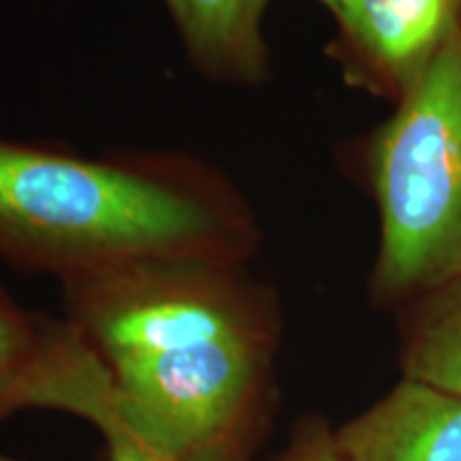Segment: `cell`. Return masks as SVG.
Masks as SVG:
<instances>
[{"label": "cell", "mask_w": 461, "mask_h": 461, "mask_svg": "<svg viewBox=\"0 0 461 461\" xmlns=\"http://www.w3.org/2000/svg\"><path fill=\"white\" fill-rule=\"evenodd\" d=\"M56 319L31 312L0 285V420L14 417L17 395L48 350Z\"/></svg>", "instance_id": "cell-9"}, {"label": "cell", "mask_w": 461, "mask_h": 461, "mask_svg": "<svg viewBox=\"0 0 461 461\" xmlns=\"http://www.w3.org/2000/svg\"><path fill=\"white\" fill-rule=\"evenodd\" d=\"M336 22L346 73L402 96L461 28V0H346Z\"/></svg>", "instance_id": "cell-4"}, {"label": "cell", "mask_w": 461, "mask_h": 461, "mask_svg": "<svg viewBox=\"0 0 461 461\" xmlns=\"http://www.w3.org/2000/svg\"><path fill=\"white\" fill-rule=\"evenodd\" d=\"M319 3H322V5H325V7H327V9H330L333 15H336V14H338V11H339V7H342V5L346 3V0H319Z\"/></svg>", "instance_id": "cell-11"}, {"label": "cell", "mask_w": 461, "mask_h": 461, "mask_svg": "<svg viewBox=\"0 0 461 461\" xmlns=\"http://www.w3.org/2000/svg\"><path fill=\"white\" fill-rule=\"evenodd\" d=\"M54 411L84 419L99 431L107 461H176L120 414L99 359L65 319L28 380L17 412Z\"/></svg>", "instance_id": "cell-6"}, {"label": "cell", "mask_w": 461, "mask_h": 461, "mask_svg": "<svg viewBox=\"0 0 461 461\" xmlns=\"http://www.w3.org/2000/svg\"><path fill=\"white\" fill-rule=\"evenodd\" d=\"M258 227L221 169L184 152L0 140V258L60 282L141 261L248 263Z\"/></svg>", "instance_id": "cell-2"}, {"label": "cell", "mask_w": 461, "mask_h": 461, "mask_svg": "<svg viewBox=\"0 0 461 461\" xmlns=\"http://www.w3.org/2000/svg\"><path fill=\"white\" fill-rule=\"evenodd\" d=\"M274 461H339L333 425L319 414L299 419Z\"/></svg>", "instance_id": "cell-10"}, {"label": "cell", "mask_w": 461, "mask_h": 461, "mask_svg": "<svg viewBox=\"0 0 461 461\" xmlns=\"http://www.w3.org/2000/svg\"><path fill=\"white\" fill-rule=\"evenodd\" d=\"M269 0H165L184 50L207 79L255 86L267 77L263 14Z\"/></svg>", "instance_id": "cell-7"}, {"label": "cell", "mask_w": 461, "mask_h": 461, "mask_svg": "<svg viewBox=\"0 0 461 461\" xmlns=\"http://www.w3.org/2000/svg\"><path fill=\"white\" fill-rule=\"evenodd\" d=\"M370 171L380 212L374 297H425L461 276V28L376 132Z\"/></svg>", "instance_id": "cell-3"}, {"label": "cell", "mask_w": 461, "mask_h": 461, "mask_svg": "<svg viewBox=\"0 0 461 461\" xmlns=\"http://www.w3.org/2000/svg\"><path fill=\"white\" fill-rule=\"evenodd\" d=\"M60 285L132 428L176 461L257 457L278 402L280 312L246 263L141 261Z\"/></svg>", "instance_id": "cell-1"}, {"label": "cell", "mask_w": 461, "mask_h": 461, "mask_svg": "<svg viewBox=\"0 0 461 461\" xmlns=\"http://www.w3.org/2000/svg\"><path fill=\"white\" fill-rule=\"evenodd\" d=\"M0 461H20V459H15V457H9V455L0 453Z\"/></svg>", "instance_id": "cell-12"}, {"label": "cell", "mask_w": 461, "mask_h": 461, "mask_svg": "<svg viewBox=\"0 0 461 461\" xmlns=\"http://www.w3.org/2000/svg\"><path fill=\"white\" fill-rule=\"evenodd\" d=\"M333 438L339 461H461V397L402 378Z\"/></svg>", "instance_id": "cell-5"}, {"label": "cell", "mask_w": 461, "mask_h": 461, "mask_svg": "<svg viewBox=\"0 0 461 461\" xmlns=\"http://www.w3.org/2000/svg\"><path fill=\"white\" fill-rule=\"evenodd\" d=\"M402 374L461 397V276L425 295L408 321Z\"/></svg>", "instance_id": "cell-8"}]
</instances>
